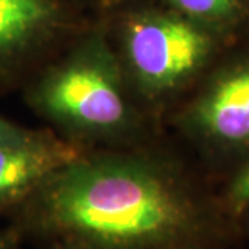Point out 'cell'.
<instances>
[{
  "mask_svg": "<svg viewBox=\"0 0 249 249\" xmlns=\"http://www.w3.org/2000/svg\"><path fill=\"white\" fill-rule=\"evenodd\" d=\"M14 211V231L57 234L93 249H180L208 226L176 181L114 163L57 170Z\"/></svg>",
  "mask_w": 249,
  "mask_h": 249,
  "instance_id": "6da1fadb",
  "label": "cell"
},
{
  "mask_svg": "<svg viewBox=\"0 0 249 249\" xmlns=\"http://www.w3.org/2000/svg\"><path fill=\"white\" fill-rule=\"evenodd\" d=\"M124 29L136 71L154 86H170L196 73L220 40L168 7L130 10Z\"/></svg>",
  "mask_w": 249,
  "mask_h": 249,
  "instance_id": "7a4b0ae2",
  "label": "cell"
},
{
  "mask_svg": "<svg viewBox=\"0 0 249 249\" xmlns=\"http://www.w3.org/2000/svg\"><path fill=\"white\" fill-rule=\"evenodd\" d=\"M32 100L50 114L93 127L114 126L124 115V100L114 82L88 64L45 78L32 90Z\"/></svg>",
  "mask_w": 249,
  "mask_h": 249,
  "instance_id": "3957f363",
  "label": "cell"
},
{
  "mask_svg": "<svg viewBox=\"0 0 249 249\" xmlns=\"http://www.w3.org/2000/svg\"><path fill=\"white\" fill-rule=\"evenodd\" d=\"M199 133L224 148L249 147V60L217 75L194 111Z\"/></svg>",
  "mask_w": 249,
  "mask_h": 249,
  "instance_id": "277c9868",
  "label": "cell"
},
{
  "mask_svg": "<svg viewBox=\"0 0 249 249\" xmlns=\"http://www.w3.org/2000/svg\"><path fill=\"white\" fill-rule=\"evenodd\" d=\"M65 157L50 139L24 129L0 142V212L21 204L60 170Z\"/></svg>",
  "mask_w": 249,
  "mask_h": 249,
  "instance_id": "5b68a950",
  "label": "cell"
},
{
  "mask_svg": "<svg viewBox=\"0 0 249 249\" xmlns=\"http://www.w3.org/2000/svg\"><path fill=\"white\" fill-rule=\"evenodd\" d=\"M61 14L60 0H0V85L22 72Z\"/></svg>",
  "mask_w": 249,
  "mask_h": 249,
  "instance_id": "8992f818",
  "label": "cell"
},
{
  "mask_svg": "<svg viewBox=\"0 0 249 249\" xmlns=\"http://www.w3.org/2000/svg\"><path fill=\"white\" fill-rule=\"evenodd\" d=\"M162 3L220 39L249 24V0H162Z\"/></svg>",
  "mask_w": 249,
  "mask_h": 249,
  "instance_id": "52a82bcc",
  "label": "cell"
},
{
  "mask_svg": "<svg viewBox=\"0 0 249 249\" xmlns=\"http://www.w3.org/2000/svg\"><path fill=\"white\" fill-rule=\"evenodd\" d=\"M249 206V155L231 178L226 191V208L234 217H241Z\"/></svg>",
  "mask_w": 249,
  "mask_h": 249,
  "instance_id": "ba28073f",
  "label": "cell"
},
{
  "mask_svg": "<svg viewBox=\"0 0 249 249\" xmlns=\"http://www.w3.org/2000/svg\"><path fill=\"white\" fill-rule=\"evenodd\" d=\"M21 130H22L21 127H18L14 124L9 122L3 116H0V142H6V140H9L11 137L17 136Z\"/></svg>",
  "mask_w": 249,
  "mask_h": 249,
  "instance_id": "9c48e42d",
  "label": "cell"
},
{
  "mask_svg": "<svg viewBox=\"0 0 249 249\" xmlns=\"http://www.w3.org/2000/svg\"><path fill=\"white\" fill-rule=\"evenodd\" d=\"M18 234L13 229H0V249H17Z\"/></svg>",
  "mask_w": 249,
  "mask_h": 249,
  "instance_id": "30bf717a",
  "label": "cell"
},
{
  "mask_svg": "<svg viewBox=\"0 0 249 249\" xmlns=\"http://www.w3.org/2000/svg\"><path fill=\"white\" fill-rule=\"evenodd\" d=\"M57 249H93L88 247V245H85V244H80V242H75V241H67L64 245H62L61 248H57Z\"/></svg>",
  "mask_w": 249,
  "mask_h": 249,
  "instance_id": "8fae6325",
  "label": "cell"
},
{
  "mask_svg": "<svg viewBox=\"0 0 249 249\" xmlns=\"http://www.w3.org/2000/svg\"><path fill=\"white\" fill-rule=\"evenodd\" d=\"M242 216H249V206H248V209L245 211V213L242 214Z\"/></svg>",
  "mask_w": 249,
  "mask_h": 249,
  "instance_id": "7c38bea8",
  "label": "cell"
},
{
  "mask_svg": "<svg viewBox=\"0 0 249 249\" xmlns=\"http://www.w3.org/2000/svg\"><path fill=\"white\" fill-rule=\"evenodd\" d=\"M180 249H194V248H180Z\"/></svg>",
  "mask_w": 249,
  "mask_h": 249,
  "instance_id": "4fadbf2b",
  "label": "cell"
}]
</instances>
